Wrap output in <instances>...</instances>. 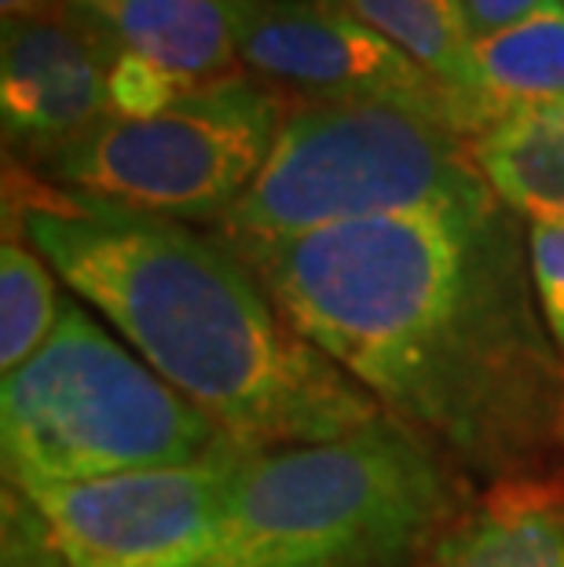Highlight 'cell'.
Returning <instances> with one entry per match:
<instances>
[{"label":"cell","mask_w":564,"mask_h":567,"mask_svg":"<svg viewBox=\"0 0 564 567\" xmlns=\"http://www.w3.org/2000/svg\"><path fill=\"white\" fill-rule=\"evenodd\" d=\"M4 567H59L38 513L16 487L4 494Z\"/></svg>","instance_id":"18"},{"label":"cell","mask_w":564,"mask_h":567,"mask_svg":"<svg viewBox=\"0 0 564 567\" xmlns=\"http://www.w3.org/2000/svg\"><path fill=\"white\" fill-rule=\"evenodd\" d=\"M238 59L305 103H396L476 136L488 114L448 89L341 0H249Z\"/></svg>","instance_id":"8"},{"label":"cell","mask_w":564,"mask_h":567,"mask_svg":"<svg viewBox=\"0 0 564 567\" xmlns=\"http://www.w3.org/2000/svg\"><path fill=\"white\" fill-rule=\"evenodd\" d=\"M499 198L470 136L396 103H301L246 195L217 220L224 243H275L330 224L462 209Z\"/></svg>","instance_id":"5"},{"label":"cell","mask_w":564,"mask_h":567,"mask_svg":"<svg viewBox=\"0 0 564 567\" xmlns=\"http://www.w3.org/2000/svg\"><path fill=\"white\" fill-rule=\"evenodd\" d=\"M539 0H465V11H470V27L473 38H491V33L513 27L517 19H524Z\"/></svg>","instance_id":"19"},{"label":"cell","mask_w":564,"mask_h":567,"mask_svg":"<svg viewBox=\"0 0 564 567\" xmlns=\"http://www.w3.org/2000/svg\"><path fill=\"white\" fill-rule=\"evenodd\" d=\"M63 300L41 257L27 238H4L0 246V370L16 373L52 337Z\"/></svg>","instance_id":"15"},{"label":"cell","mask_w":564,"mask_h":567,"mask_svg":"<svg viewBox=\"0 0 564 567\" xmlns=\"http://www.w3.org/2000/svg\"><path fill=\"white\" fill-rule=\"evenodd\" d=\"M202 81H187L165 70L151 59H143L136 52H117L106 74V100H111V117L122 122H143L154 117L180 100L184 92H191Z\"/></svg>","instance_id":"16"},{"label":"cell","mask_w":564,"mask_h":567,"mask_svg":"<svg viewBox=\"0 0 564 567\" xmlns=\"http://www.w3.org/2000/svg\"><path fill=\"white\" fill-rule=\"evenodd\" d=\"M341 4L411 55L437 81L476 103L488 114V125L495 122L499 111L488 100L476 66V38L465 0H341Z\"/></svg>","instance_id":"13"},{"label":"cell","mask_w":564,"mask_h":567,"mask_svg":"<svg viewBox=\"0 0 564 567\" xmlns=\"http://www.w3.org/2000/svg\"><path fill=\"white\" fill-rule=\"evenodd\" d=\"M527 260H532V282L546 330L564 355V224H532Z\"/></svg>","instance_id":"17"},{"label":"cell","mask_w":564,"mask_h":567,"mask_svg":"<svg viewBox=\"0 0 564 567\" xmlns=\"http://www.w3.org/2000/svg\"><path fill=\"white\" fill-rule=\"evenodd\" d=\"M283 103L246 74L202 81L170 111L122 122L106 117L48 165L59 187L170 216L224 220L268 162Z\"/></svg>","instance_id":"6"},{"label":"cell","mask_w":564,"mask_h":567,"mask_svg":"<svg viewBox=\"0 0 564 567\" xmlns=\"http://www.w3.org/2000/svg\"><path fill=\"white\" fill-rule=\"evenodd\" d=\"M418 567H564V476H506L465 498Z\"/></svg>","instance_id":"10"},{"label":"cell","mask_w":564,"mask_h":567,"mask_svg":"<svg viewBox=\"0 0 564 567\" xmlns=\"http://www.w3.org/2000/svg\"><path fill=\"white\" fill-rule=\"evenodd\" d=\"M8 216L158 378L246 451L327 443L386 410L305 341L224 238L8 162Z\"/></svg>","instance_id":"2"},{"label":"cell","mask_w":564,"mask_h":567,"mask_svg":"<svg viewBox=\"0 0 564 567\" xmlns=\"http://www.w3.org/2000/svg\"><path fill=\"white\" fill-rule=\"evenodd\" d=\"M63 8H70V0H0V11H4V19L48 16V11H63Z\"/></svg>","instance_id":"20"},{"label":"cell","mask_w":564,"mask_h":567,"mask_svg":"<svg viewBox=\"0 0 564 567\" xmlns=\"http://www.w3.org/2000/svg\"><path fill=\"white\" fill-rule=\"evenodd\" d=\"M470 147L502 205L532 224H564V100L506 106Z\"/></svg>","instance_id":"12"},{"label":"cell","mask_w":564,"mask_h":567,"mask_svg":"<svg viewBox=\"0 0 564 567\" xmlns=\"http://www.w3.org/2000/svg\"><path fill=\"white\" fill-rule=\"evenodd\" d=\"M249 0H70L117 52H136L187 81L238 74V19Z\"/></svg>","instance_id":"11"},{"label":"cell","mask_w":564,"mask_h":567,"mask_svg":"<svg viewBox=\"0 0 564 567\" xmlns=\"http://www.w3.org/2000/svg\"><path fill=\"white\" fill-rule=\"evenodd\" d=\"M476 66L499 114L517 103L564 100V0H539L513 27L480 38Z\"/></svg>","instance_id":"14"},{"label":"cell","mask_w":564,"mask_h":567,"mask_svg":"<svg viewBox=\"0 0 564 567\" xmlns=\"http://www.w3.org/2000/svg\"><path fill=\"white\" fill-rule=\"evenodd\" d=\"M117 48L74 11L4 19L0 122L8 162L41 173L111 117L106 74Z\"/></svg>","instance_id":"9"},{"label":"cell","mask_w":564,"mask_h":567,"mask_svg":"<svg viewBox=\"0 0 564 567\" xmlns=\"http://www.w3.org/2000/svg\"><path fill=\"white\" fill-rule=\"evenodd\" d=\"M227 246L305 341L465 480L539 473L564 451V355L510 205Z\"/></svg>","instance_id":"1"},{"label":"cell","mask_w":564,"mask_h":567,"mask_svg":"<svg viewBox=\"0 0 564 567\" xmlns=\"http://www.w3.org/2000/svg\"><path fill=\"white\" fill-rule=\"evenodd\" d=\"M470 494L389 414L341 440L243 451L213 567H418Z\"/></svg>","instance_id":"3"},{"label":"cell","mask_w":564,"mask_h":567,"mask_svg":"<svg viewBox=\"0 0 564 567\" xmlns=\"http://www.w3.org/2000/svg\"><path fill=\"white\" fill-rule=\"evenodd\" d=\"M243 451L227 443L191 465L16 491L38 513L59 567H213Z\"/></svg>","instance_id":"7"},{"label":"cell","mask_w":564,"mask_h":567,"mask_svg":"<svg viewBox=\"0 0 564 567\" xmlns=\"http://www.w3.org/2000/svg\"><path fill=\"white\" fill-rule=\"evenodd\" d=\"M0 440L19 491L191 465L232 443L78 305H63L27 367L4 373Z\"/></svg>","instance_id":"4"}]
</instances>
